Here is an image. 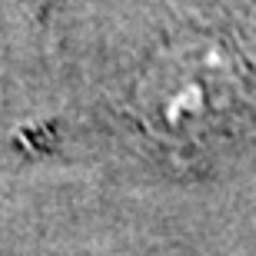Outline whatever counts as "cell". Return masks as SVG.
I'll use <instances>...</instances> for the list:
<instances>
[{
	"label": "cell",
	"instance_id": "obj_1",
	"mask_svg": "<svg viewBox=\"0 0 256 256\" xmlns=\"http://www.w3.org/2000/svg\"><path fill=\"white\" fill-rule=\"evenodd\" d=\"M47 40L57 106L24 160L190 193L256 163V0H143Z\"/></svg>",
	"mask_w": 256,
	"mask_h": 256
},
{
	"label": "cell",
	"instance_id": "obj_2",
	"mask_svg": "<svg viewBox=\"0 0 256 256\" xmlns=\"http://www.w3.org/2000/svg\"><path fill=\"white\" fill-rule=\"evenodd\" d=\"M0 256H213L210 193L24 160L0 170Z\"/></svg>",
	"mask_w": 256,
	"mask_h": 256
},
{
	"label": "cell",
	"instance_id": "obj_3",
	"mask_svg": "<svg viewBox=\"0 0 256 256\" xmlns=\"http://www.w3.org/2000/svg\"><path fill=\"white\" fill-rule=\"evenodd\" d=\"M57 106V70L47 27L0 14V170L24 163V153Z\"/></svg>",
	"mask_w": 256,
	"mask_h": 256
},
{
	"label": "cell",
	"instance_id": "obj_4",
	"mask_svg": "<svg viewBox=\"0 0 256 256\" xmlns=\"http://www.w3.org/2000/svg\"><path fill=\"white\" fill-rule=\"evenodd\" d=\"M206 193L213 256H256V163Z\"/></svg>",
	"mask_w": 256,
	"mask_h": 256
}]
</instances>
